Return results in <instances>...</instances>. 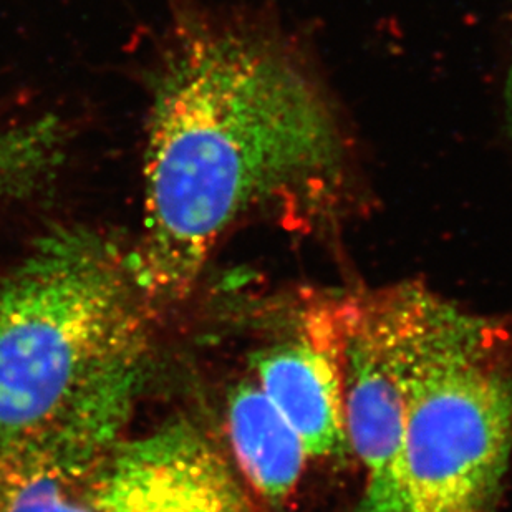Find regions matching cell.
I'll use <instances>...</instances> for the list:
<instances>
[{"label":"cell","instance_id":"4","mask_svg":"<svg viewBox=\"0 0 512 512\" xmlns=\"http://www.w3.org/2000/svg\"><path fill=\"white\" fill-rule=\"evenodd\" d=\"M340 314L345 426L365 469L353 512H398L410 285L340 302Z\"/></svg>","mask_w":512,"mask_h":512},{"label":"cell","instance_id":"1","mask_svg":"<svg viewBox=\"0 0 512 512\" xmlns=\"http://www.w3.org/2000/svg\"><path fill=\"white\" fill-rule=\"evenodd\" d=\"M343 156L329 100L279 37L247 24L184 25L153 78L143 234L130 249L153 309L193 290L237 219L329 188Z\"/></svg>","mask_w":512,"mask_h":512},{"label":"cell","instance_id":"2","mask_svg":"<svg viewBox=\"0 0 512 512\" xmlns=\"http://www.w3.org/2000/svg\"><path fill=\"white\" fill-rule=\"evenodd\" d=\"M153 312L130 251L77 226L39 237L0 276V461L145 363Z\"/></svg>","mask_w":512,"mask_h":512},{"label":"cell","instance_id":"7","mask_svg":"<svg viewBox=\"0 0 512 512\" xmlns=\"http://www.w3.org/2000/svg\"><path fill=\"white\" fill-rule=\"evenodd\" d=\"M228 430L237 464L267 511L285 508L309 458L304 443L257 383L231 393Z\"/></svg>","mask_w":512,"mask_h":512},{"label":"cell","instance_id":"8","mask_svg":"<svg viewBox=\"0 0 512 512\" xmlns=\"http://www.w3.org/2000/svg\"><path fill=\"white\" fill-rule=\"evenodd\" d=\"M100 453L47 438L0 461V512H97L82 481Z\"/></svg>","mask_w":512,"mask_h":512},{"label":"cell","instance_id":"9","mask_svg":"<svg viewBox=\"0 0 512 512\" xmlns=\"http://www.w3.org/2000/svg\"><path fill=\"white\" fill-rule=\"evenodd\" d=\"M506 113H508L509 128L512 131V57L509 65L508 80H506Z\"/></svg>","mask_w":512,"mask_h":512},{"label":"cell","instance_id":"5","mask_svg":"<svg viewBox=\"0 0 512 512\" xmlns=\"http://www.w3.org/2000/svg\"><path fill=\"white\" fill-rule=\"evenodd\" d=\"M82 491L97 512H269L188 418L121 435L83 476Z\"/></svg>","mask_w":512,"mask_h":512},{"label":"cell","instance_id":"6","mask_svg":"<svg viewBox=\"0 0 512 512\" xmlns=\"http://www.w3.org/2000/svg\"><path fill=\"white\" fill-rule=\"evenodd\" d=\"M259 387L304 443L309 458L345 459L352 451L345 426L340 304L319 305L289 342L257 353Z\"/></svg>","mask_w":512,"mask_h":512},{"label":"cell","instance_id":"3","mask_svg":"<svg viewBox=\"0 0 512 512\" xmlns=\"http://www.w3.org/2000/svg\"><path fill=\"white\" fill-rule=\"evenodd\" d=\"M512 451L503 332L410 285L398 512H494Z\"/></svg>","mask_w":512,"mask_h":512}]
</instances>
